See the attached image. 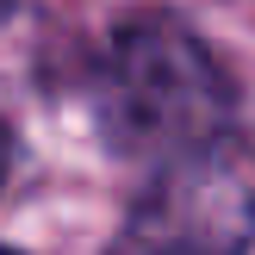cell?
Masks as SVG:
<instances>
[{"instance_id":"obj_5","label":"cell","mask_w":255,"mask_h":255,"mask_svg":"<svg viewBox=\"0 0 255 255\" xmlns=\"http://www.w3.org/2000/svg\"><path fill=\"white\" fill-rule=\"evenodd\" d=\"M0 255H19V249H0Z\"/></svg>"},{"instance_id":"obj_4","label":"cell","mask_w":255,"mask_h":255,"mask_svg":"<svg viewBox=\"0 0 255 255\" xmlns=\"http://www.w3.org/2000/svg\"><path fill=\"white\" fill-rule=\"evenodd\" d=\"M12 12H19V0H0V25H6V19H12Z\"/></svg>"},{"instance_id":"obj_1","label":"cell","mask_w":255,"mask_h":255,"mask_svg":"<svg viewBox=\"0 0 255 255\" xmlns=\"http://www.w3.org/2000/svg\"><path fill=\"white\" fill-rule=\"evenodd\" d=\"M231 75L206 50V37L174 12H137L112 31L106 56V119L119 125V143L181 156L206 149L231 131Z\"/></svg>"},{"instance_id":"obj_2","label":"cell","mask_w":255,"mask_h":255,"mask_svg":"<svg viewBox=\"0 0 255 255\" xmlns=\"http://www.w3.org/2000/svg\"><path fill=\"white\" fill-rule=\"evenodd\" d=\"M255 249V181L218 143L162 156L149 187L131 199L112 255H249Z\"/></svg>"},{"instance_id":"obj_3","label":"cell","mask_w":255,"mask_h":255,"mask_svg":"<svg viewBox=\"0 0 255 255\" xmlns=\"http://www.w3.org/2000/svg\"><path fill=\"white\" fill-rule=\"evenodd\" d=\"M6 168H12V131L0 125V187H6Z\"/></svg>"}]
</instances>
